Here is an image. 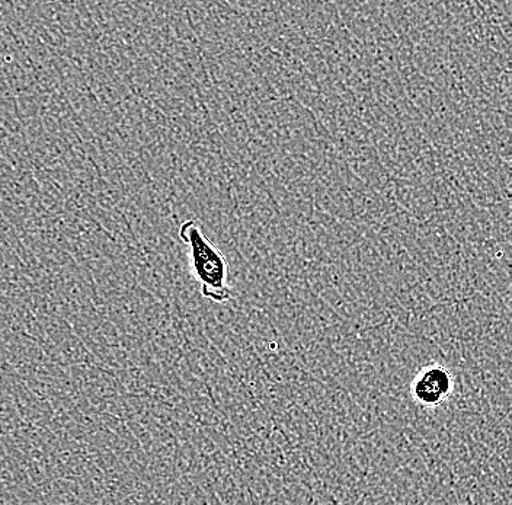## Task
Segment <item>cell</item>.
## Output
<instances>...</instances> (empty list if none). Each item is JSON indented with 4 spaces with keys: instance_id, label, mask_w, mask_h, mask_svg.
<instances>
[{
    "instance_id": "cell-1",
    "label": "cell",
    "mask_w": 512,
    "mask_h": 505,
    "mask_svg": "<svg viewBox=\"0 0 512 505\" xmlns=\"http://www.w3.org/2000/svg\"><path fill=\"white\" fill-rule=\"evenodd\" d=\"M179 239L188 246L192 276L200 286L203 297L214 303H227L233 299L229 284V262L204 233L203 226L191 219L182 223Z\"/></svg>"
},
{
    "instance_id": "cell-2",
    "label": "cell",
    "mask_w": 512,
    "mask_h": 505,
    "mask_svg": "<svg viewBox=\"0 0 512 505\" xmlns=\"http://www.w3.org/2000/svg\"><path fill=\"white\" fill-rule=\"evenodd\" d=\"M453 376L441 364H428L411 383V395L424 408H437L450 398Z\"/></svg>"
}]
</instances>
